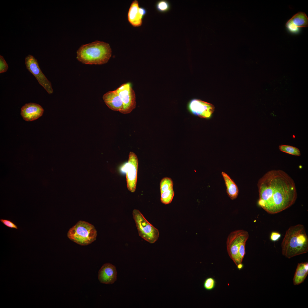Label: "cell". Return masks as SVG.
Segmentation results:
<instances>
[{
    "label": "cell",
    "mask_w": 308,
    "mask_h": 308,
    "mask_svg": "<svg viewBox=\"0 0 308 308\" xmlns=\"http://www.w3.org/2000/svg\"><path fill=\"white\" fill-rule=\"evenodd\" d=\"M257 186L258 204L270 214L278 213L289 208L297 198L294 181L281 170L267 172L259 179Z\"/></svg>",
    "instance_id": "1"
},
{
    "label": "cell",
    "mask_w": 308,
    "mask_h": 308,
    "mask_svg": "<svg viewBox=\"0 0 308 308\" xmlns=\"http://www.w3.org/2000/svg\"><path fill=\"white\" fill-rule=\"evenodd\" d=\"M281 246L282 255L289 259L307 252L308 237L304 226L299 224L290 226Z\"/></svg>",
    "instance_id": "2"
},
{
    "label": "cell",
    "mask_w": 308,
    "mask_h": 308,
    "mask_svg": "<svg viewBox=\"0 0 308 308\" xmlns=\"http://www.w3.org/2000/svg\"><path fill=\"white\" fill-rule=\"evenodd\" d=\"M112 53L108 43L96 40L81 46L77 51V58L84 64H102L108 62Z\"/></svg>",
    "instance_id": "3"
},
{
    "label": "cell",
    "mask_w": 308,
    "mask_h": 308,
    "mask_svg": "<svg viewBox=\"0 0 308 308\" xmlns=\"http://www.w3.org/2000/svg\"><path fill=\"white\" fill-rule=\"evenodd\" d=\"M97 236L96 230L93 225L81 220L70 228L67 233L70 239L82 246L91 243L96 240Z\"/></svg>",
    "instance_id": "4"
},
{
    "label": "cell",
    "mask_w": 308,
    "mask_h": 308,
    "mask_svg": "<svg viewBox=\"0 0 308 308\" xmlns=\"http://www.w3.org/2000/svg\"><path fill=\"white\" fill-rule=\"evenodd\" d=\"M132 215L139 236L151 244L155 242L159 237L158 230L146 220L139 210H133Z\"/></svg>",
    "instance_id": "5"
},
{
    "label": "cell",
    "mask_w": 308,
    "mask_h": 308,
    "mask_svg": "<svg viewBox=\"0 0 308 308\" xmlns=\"http://www.w3.org/2000/svg\"><path fill=\"white\" fill-rule=\"evenodd\" d=\"M249 236L248 232L243 230H236L228 235L226 241L227 250L228 254L236 266L241 262L239 258L238 251L242 240Z\"/></svg>",
    "instance_id": "6"
},
{
    "label": "cell",
    "mask_w": 308,
    "mask_h": 308,
    "mask_svg": "<svg viewBox=\"0 0 308 308\" xmlns=\"http://www.w3.org/2000/svg\"><path fill=\"white\" fill-rule=\"evenodd\" d=\"M26 68L36 78L38 82L49 94L53 93L51 82L41 71L37 60L33 56L29 54L25 58Z\"/></svg>",
    "instance_id": "7"
},
{
    "label": "cell",
    "mask_w": 308,
    "mask_h": 308,
    "mask_svg": "<svg viewBox=\"0 0 308 308\" xmlns=\"http://www.w3.org/2000/svg\"><path fill=\"white\" fill-rule=\"evenodd\" d=\"M123 102V109L121 113H130L136 107V96L135 92L130 83L122 84L116 90Z\"/></svg>",
    "instance_id": "8"
},
{
    "label": "cell",
    "mask_w": 308,
    "mask_h": 308,
    "mask_svg": "<svg viewBox=\"0 0 308 308\" xmlns=\"http://www.w3.org/2000/svg\"><path fill=\"white\" fill-rule=\"evenodd\" d=\"M138 164L137 155L133 152H130L128 162L125 165V172L127 188L132 193L135 192L136 189Z\"/></svg>",
    "instance_id": "9"
},
{
    "label": "cell",
    "mask_w": 308,
    "mask_h": 308,
    "mask_svg": "<svg viewBox=\"0 0 308 308\" xmlns=\"http://www.w3.org/2000/svg\"><path fill=\"white\" fill-rule=\"evenodd\" d=\"M188 108L193 115L202 118H210L214 110V107L210 103L197 99L191 100Z\"/></svg>",
    "instance_id": "10"
},
{
    "label": "cell",
    "mask_w": 308,
    "mask_h": 308,
    "mask_svg": "<svg viewBox=\"0 0 308 308\" xmlns=\"http://www.w3.org/2000/svg\"><path fill=\"white\" fill-rule=\"evenodd\" d=\"M146 13L145 8L139 7L138 1L134 0L131 3L128 11V21L133 27H140L142 24V19Z\"/></svg>",
    "instance_id": "11"
},
{
    "label": "cell",
    "mask_w": 308,
    "mask_h": 308,
    "mask_svg": "<svg viewBox=\"0 0 308 308\" xmlns=\"http://www.w3.org/2000/svg\"><path fill=\"white\" fill-rule=\"evenodd\" d=\"M44 112V110L41 106L36 103H30L22 106L21 115L25 121H32L41 116Z\"/></svg>",
    "instance_id": "12"
},
{
    "label": "cell",
    "mask_w": 308,
    "mask_h": 308,
    "mask_svg": "<svg viewBox=\"0 0 308 308\" xmlns=\"http://www.w3.org/2000/svg\"><path fill=\"white\" fill-rule=\"evenodd\" d=\"M117 275L116 267L112 264L108 263L104 264L100 269L98 277L100 283L110 284L113 283L116 280Z\"/></svg>",
    "instance_id": "13"
},
{
    "label": "cell",
    "mask_w": 308,
    "mask_h": 308,
    "mask_svg": "<svg viewBox=\"0 0 308 308\" xmlns=\"http://www.w3.org/2000/svg\"><path fill=\"white\" fill-rule=\"evenodd\" d=\"M173 185V181L170 178L165 177L161 180L160 186L161 201L162 203L167 204L171 202L174 195Z\"/></svg>",
    "instance_id": "14"
},
{
    "label": "cell",
    "mask_w": 308,
    "mask_h": 308,
    "mask_svg": "<svg viewBox=\"0 0 308 308\" xmlns=\"http://www.w3.org/2000/svg\"><path fill=\"white\" fill-rule=\"evenodd\" d=\"M103 99L109 108L121 113L123 109V103L116 90L106 92L103 96Z\"/></svg>",
    "instance_id": "15"
},
{
    "label": "cell",
    "mask_w": 308,
    "mask_h": 308,
    "mask_svg": "<svg viewBox=\"0 0 308 308\" xmlns=\"http://www.w3.org/2000/svg\"><path fill=\"white\" fill-rule=\"evenodd\" d=\"M308 274V263L302 262L297 264L293 279L295 285H299L303 282Z\"/></svg>",
    "instance_id": "16"
},
{
    "label": "cell",
    "mask_w": 308,
    "mask_h": 308,
    "mask_svg": "<svg viewBox=\"0 0 308 308\" xmlns=\"http://www.w3.org/2000/svg\"><path fill=\"white\" fill-rule=\"evenodd\" d=\"M222 174L225 181L228 195L232 200L236 199L239 193V190L237 185L226 173L222 172Z\"/></svg>",
    "instance_id": "17"
},
{
    "label": "cell",
    "mask_w": 308,
    "mask_h": 308,
    "mask_svg": "<svg viewBox=\"0 0 308 308\" xmlns=\"http://www.w3.org/2000/svg\"><path fill=\"white\" fill-rule=\"evenodd\" d=\"M292 23L298 28L306 27L308 25V18L304 13L299 12L290 19Z\"/></svg>",
    "instance_id": "18"
},
{
    "label": "cell",
    "mask_w": 308,
    "mask_h": 308,
    "mask_svg": "<svg viewBox=\"0 0 308 308\" xmlns=\"http://www.w3.org/2000/svg\"><path fill=\"white\" fill-rule=\"evenodd\" d=\"M280 151L291 155L297 156L301 155V153L297 148L287 145H281L279 146Z\"/></svg>",
    "instance_id": "19"
},
{
    "label": "cell",
    "mask_w": 308,
    "mask_h": 308,
    "mask_svg": "<svg viewBox=\"0 0 308 308\" xmlns=\"http://www.w3.org/2000/svg\"><path fill=\"white\" fill-rule=\"evenodd\" d=\"M155 7L159 12L164 13L167 12L170 9L171 6L169 2L165 0L158 1L156 3Z\"/></svg>",
    "instance_id": "20"
},
{
    "label": "cell",
    "mask_w": 308,
    "mask_h": 308,
    "mask_svg": "<svg viewBox=\"0 0 308 308\" xmlns=\"http://www.w3.org/2000/svg\"><path fill=\"white\" fill-rule=\"evenodd\" d=\"M215 280L212 277L207 278L204 281L203 287L207 290L210 291L213 289L216 286Z\"/></svg>",
    "instance_id": "21"
},
{
    "label": "cell",
    "mask_w": 308,
    "mask_h": 308,
    "mask_svg": "<svg viewBox=\"0 0 308 308\" xmlns=\"http://www.w3.org/2000/svg\"><path fill=\"white\" fill-rule=\"evenodd\" d=\"M249 236L244 238L242 241L240 243L238 251L239 258L241 263L243 261V259L245 254V245L246 242Z\"/></svg>",
    "instance_id": "22"
},
{
    "label": "cell",
    "mask_w": 308,
    "mask_h": 308,
    "mask_svg": "<svg viewBox=\"0 0 308 308\" xmlns=\"http://www.w3.org/2000/svg\"><path fill=\"white\" fill-rule=\"evenodd\" d=\"M8 66L4 57L0 55V73L6 72L8 70Z\"/></svg>",
    "instance_id": "23"
},
{
    "label": "cell",
    "mask_w": 308,
    "mask_h": 308,
    "mask_svg": "<svg viewBox=\"0 0 308 308\" xmlns=\"http://www.w3.org/2000/svg\"><path fill=\"white\" fill-rule=\"evenodd\" d=\"M286 26L289 31L293 33H297L299 31V28L295 25L290 19L287 22Z\"/></svg>",
    "instance_id": "24"
},
{
    "label": "cell",
    "mask_w": 308,
    "mask_h": 308,
    "mask_svg": "<svg viewBox=\"0 0 308 308\" xmlns=\"http://www.w3.org/2000/svg\"><path fill=\"white\" fill-rule=\"evenodd\" d=\"M0 221L5 226L8 228L16 229H18V227L17 225L10 220L1 219Z\"/></svg>",
    "instance_id": "25"
},
{
    "label": "cell",
    "mask_w": 308,
    "mask_h": 308,
    "mask_svg": "<svg viewBox=\"0 0 308 308\" xmlns=\"http://www.w3.org/2000/svg\"><path fill=\"white\" fill-rule=\"evenodd\" d=\"M281 237V234L278 232H272L270 236V240L273 242L278 240Z\"/></svg>",
    "instance_id": "26"
},
{
    "label": "cell",
    "mask_w": 308,
    "mask_h": 308,
    "mask_svg": "<svg viewBox=\"0 0 308 308\" xmlns=\"http://www.w3.org/2000/svg\"><path fill=\"white\" fill-rule=\"evenodd\" d=\"M237 266L239 270H240L243 268V265L242 263H241L238 265Z\"/></svg>",
    "instance_id": "27"
}]
</instances>
